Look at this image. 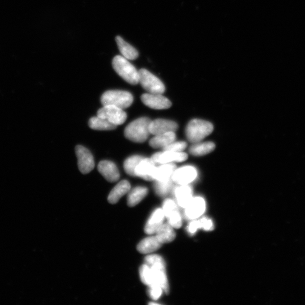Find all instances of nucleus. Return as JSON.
<instances>
[{
    "instance_id": "obj_5",
    "label": "nucleus",
    "mask_w": 305,
    "mask_h": 305,
    "mask_svg": "<svg viewBox=\"0 0 305 305\" xmlns=\"http://www.w3.org/2000/svg\"><path fill=\"white\" fill-rule=\"evenodd\" d=\"M101 101L103 106L112 105L124 109L132 105L133 97L127 91L112 90L103 94Z\"/></svg>"
},
{
    "instance_id": "obj_4",
    "label": "nucleus",
    "mask_w": 305,
    "mask_h": 305,
    "mask_svg": "<svg viewBox=\"0 0 305 305\" xmlns=\"http://www.w3.org/2000/svg\"><path fill=\"white\" fill-rule=\"evenodd\" d=\"M212 123L204 120L193 119L188 124L186 128V136L188 141L197 143L203 140L213 131Z\"/></svg>"
},
{
    "instance_id": "obj_28",
    "label": "nucleus",
    "mask_w": 305,
    "mask_h": 305,
    "mask_svg": "<svg viewBox=\"0 0 305 305\" xmlns=\"http://www.w3.org/2000/svg\"><path fill=\"white\" fill-rule=\"evenodd\" d=\"M143 159L142 157L140 156H133L128 158L124 163L125 173L130 176L136 177L134 171H135L137 165Z\"/></svg>"
},
{
    "instance_id": "obj_20",
    "label": "nucleus",
    "mask_w": 305,
    "mask_h": 305,
    "mask_svg": "<svg viewBox=\"0 0 305 305\" xmlns=\"http://www.w3.org/2000/svg\"><path fill=\"white\" fill-rule=\"evenodd\" d=\"M131 190V185L127 181H122L116 185L110 193L108 201L110 203H117L122 197L126 195Z\"/></svg>"
},
{
    "instance_id": "obj_24",
    "label": "nucleus",
    "mask_w": 305,
    "mask_h": 305,
    "mask_svg": "<svg viewBox=\"0 0 305 305\" xmlns=\"http://www.w3.org/2000/svg\"><path fill=\"white\" fill-rule=\"evenodd\" d=\"M177 169L176 165L172 163L163 164L157 168L155 174V181H166L172 179L175 170Z\"/></svg>"
},
{
    "instance_id": "obj_12",
    "label": "nucleus",
    "mask_w": 305,
    "mask_h": 305,
    "mask_svg": "<svg viewBox=\"0 0 305 305\" xmlns=\"http://www.w3.org/2000/svg\"><path fill=\"white\" fill-rule=\"evenodd\" d=\"M197 176L196 169L188 166L175 170L172 179L173 182L179 185H188L195 180Z\"/></svg>"
},
{
    "instance_id": "obj_25",
    "label": "nucleus",
    "mask_w": 305,
    "mask_h": 305,
    "mask_svg": "<svg viewBox=\"0 0 305 305\" xmlns=\"http://www.w3.org/2000/svg\"><path fill=\"white\" fill-rule=\"evenodd\" d=\"M148 190L144 187H137L130 190L127 199V204L129 207H133L140 203L145 198Z\"/></svg>"
},
{
    "instance_id": "obj_11",
    "label": "nucleus",
    "mask_w": 305,
    "mask_h": 305,
    "mask_svg": "<svg viewBox=\"0 0 305 305\" xmlns=\"http://www.w3.org/2000/svg\"><path fill=\"white\" fill-rule=\"evenodd\" d=\"M188 155L183 152L163 151L156 152L151 159L156 164H170L174 162L181 163L187 160Z\"/></svg>"
},
{
    "instance_id": "obj_31",
    "label": "nucleus",
    "mask_w": 305,
    "mask_h": 305,
    "mask_svg": "<svg viewBox=\"0 0 305 305\" xmlns=\"http://www.w3.org/2000/svg\"><path fill=\"white\" fill-rule=\"evenodd\" d=\"M187 146V143L185 141H174L168 146L163 148V151L182 152L186 149Z\"/></svg>"
},
{
    "instance_id": "obj_7",
    "label": "nucleus",
    "mask_w": 305,
    "mask_h": 305,
    "mask_svg": "<svg viewBox=\"0 0 305 305\" xmlns=\"http://www.w3.org/2000/svg\"><path fill=\"white\" fill-rule=\"evenodd\" d=\"M97 116L105 119L116 125L122 124L126 120L127 114L123 109L112 105H106L98 110Z\"/></svg>"
},
{
    "instance_id": "obj_6",
    "label": "nucleus",
    "mask_w": 305,
    "mask_h": 305,
    "mask_svg": "<svg viewBox=\"0 0 305 305\" xmlns=\"http://www.w3.org/2000/svg\"><path fill=\"white\" fill-rule=\"evenodd\" d=\"M139 83L147 92L163 94L165 91L164 83L155 75L146 69L138 71Z\"/></svg>"
},
{
    "instance_id": "obj_1",
    "label": "nucleus",
    "mask_w": 305,
    "mask_h": 305,
    "mask_svg": "<svg viewBox=\"0 0 305 305\" xmlns=\"http://www.w3.org/2000/svg\"><path fill=\"white\" fill-rule=\"evenodd\" d=\"M145 261L150 267L154 284L159 285L168 294L169 285L164 259L159 255L151 254L145 257Z\"/></svg>"
},
{
    "instance_id": "obj_32",
    "label": "nucleus",
    "mask_w": 305,
    "mask_h": 305,
    "mask_svg": "<svg viewBox=\"0 0 305 305\" xmlns=\"http://www.w3.org/2000/svg\"><path fill=\"white\" fill-rule=\"evenodd\" d=\"M149 295L154 300H158L164 291L162 287L158 284H152L149 286Z\"/></svg>"
},
{
    "instance_id": "obj_15",
    "label": "nucleus",
    "mask_w": 305,
    "mask_h": 305,
    "mask_svg": "<svg viewBox=\"0 0 305 305\" xmlns=\"http://www.w3.org/2000/svg\"><path fill=\"white\" fill-rule=\"evenodd\" d=\"M178 125L172 120L163 119H156L150 122L149 132L150 134L157 135L161 133L176 131Z\"/></svg>"
},
{
    "instance_id": "obj_14",
    "label": "nucleus",
    "mask_w": 305,
    "mask_h": 305,
    "mask_svg": "<svg viewBox=\"0 0 305 305\" xmlns=\"http://www.w3.org/2000/svg\"><path fill=\"white\" fill-rule=\"evenodd\" d=\"M156 165L151 159L143 158L135 169V176L147 181H155V174L157 168Z\"/></svg>"
},
{
    "instance_id": "obj_17",
    "label": "nucleus",
    "mask_w": 305,
    "mask_h": 305,
    "mask_svg": "<svg viewBox=\"0 0 305 305\" xmlns=\"http://www.w3.org/2000/svg\"><path fill=\"white\" fill-rule=\"evenodd\" d=\"M165 215L162 209H157L152 213L146 224L145 232L147 235L156 234L158 229L162 226L165 219Z\"/></svg>"
},
{
    "instance_id": "obj_9",
    "label": "nucleus",
    "mask_w": 305,
    "mask_h": 305,
    "mask_svg": "<svg viewBox=\"0 0 305 305\" xmlns=\"http://www.w3.org/2000/svg\"><path fill=\"white\" fill-rule=\"evenodd\" d=\"M75 152L78 160V167L80 172L86 174L92 171L95 168L93 157L86 147L78 145L75 147Z\"/></svg>"
},
{
    "instance_id": "obj_30",
    "label": "nucleus",
    "mask_w": 305,
    "mask_h": 305,
    "mask_svg": "<svg viewBox=\"0 0 305 305\" xmlns=\"http://www.w3.org/2000/svg\"><path fill=\"white\" fill-rule=\"evenodd\" d=\"M140 279L143 284L149 286L154 284L150 267L147 264H143L140 268Z\"/></svg>"
},
{
    "instance_id": "obj_19",
    "label": "nucleus",
    "mask_w": 305,
    "mask_h": 305,
    "mask_svg": "<svg viewBox=\"0 0 305 305\" xmlns=\"http://www.w3.org/2000/svg\"><path fill=\"white\" fill-rule=\"evenodd\" d=\"M162 243L156 236L147 237L139 243L137 249L142 254H150L159 249Z\"/></svg>"
},
{
    "instance_id": "obj_16",
    "label": "nucleus",
    "mask_w": 305,
    "mask_h": 305,
    "mask_svg": "<svg viewBox=\"0 0 305 305\" xmlns=\"http://www.w3.org/2000/svg\"><path fill=\"white\" fill-rule=\"evenodd\" d=\"M98 172L107 181L116 182L119 180L120 174L117 167L109 161H102L98 165Z\"/></svg>"
},
{
    "instance_id": "obj_29",
    "label": "nucleus",
    "mask_w": 305,
    "mask_h": 305,
    "mask_svg": "<svg viewBox=\"0 0 305 305\" xmlns=\"http://www.w3.org/2000/svg\"><path fill=\"white\" fill-rule=\"evenodd\" d=\"M173 182L172 179L166 181H156L155 189L156 194L161 197L167 196L172 189Z\"/></svg>"
},
{
    "instance_id": "obj_27",
    "label": "nucleus",
    "mask_w": 305,
    "mask_h": 305,
    "mask_svg": "<svg viewBox=\"0 0 305 305\" xmlns=\"http://www.w3.org/2000/svg\"><path fill=\"white\" fill-rule=\"evenodd\" d=\"M215 147L212 142H197L190 148V152L193 156H201L210 154Z\"/></svg>"
},
{
    "instance_id": "obj_26",
    "label": "nucleus",
    "mask_w": 305,
    "mask_h": 305,
    "mask_svg": "<svg viewBox=\"0 0 305 305\" xmlns=\"http://www.w3.org/2000/svg\"><path fill=\"white\" fill-rule=\"evenodd\" d=\"M89 126L93 129L99 131H110L115 129L117 125L109 122L108 120L100 117H93L89 120Z\"/></svg>"
},
{
    "instance_id": "obj_8",
    "label": "nucleus",
    "mask_w": 305,
    "mask_h": 305,
    "mask_svg": "<svg viewBox=\"0 0 305 305\" xmlns=\"http://www.w3.org/2000/svg\"><path fill=\"white\" fill-rule=\"evenodd\" d=\"M163 210L168 223L174 228H179L182 226V215L179 212L176 202L172 199H167L163 204Z\"/></svg>"
},
{
    "instance_id": "obj_34",
    "label": "nucleus",
    "mask_w": 305,
    "mask_h": 305,
    "mask_svg": "<svg viewBox=\"0 0 305 305\" xmlns=\"http://www.w3.org/2000/svg\"><path fill=\"white\" fill-rule=\"evenodd\" d=\"M199 224L198 220H192V221L188 226L187 231L189 234L194 235L197 232V230H199Z\"/></svg>"
},
{
    "instance_id": "obj_2",
    "label": "nucleus",
    "mask_w": 305,
    "mask_h": 305,
    "mask_svg": "<svg viewBox=\"0 0 305 305\" xmlns=\"http://www.w3.org/2000/svg\"><path fill=\"white\" fill-rule=\"evenodd\" d=\"M150 122L151 120L146 117H142L133 120L125 128V137L134 142H145L150 134L149 132Z\"/></svg>"
},
{
    "instance_id": "obj_18",
    "label": "nucleus",
    "mask_w": 305,
    "mask_h": 305,
    "mask_svg": "<svg viewBox=\"0 0 305 305\" xmlns=\"http://www.w3.org/2000/svg\"><path fill=\"white\" fill-rule=\"evenodd\" d=\"M174 195L179 206L186 208L193 199V191L188 185H181L174 190Z\"/></svg>"
},
{
    "instance_id": "obj_33",
    "label": "nucleus",
    "mask_w": 305,
    "mask_h": 305,
    "mask_svg": "<svg viewBox=\"0 0 305 305\" xmlns=\"http://www.w3.org/2000/svg\"><path fill=\"white\" fill-rule=\"evenodd\" d=\"M200 229L205 231H212L214 228V224L212 219L207 217H203L198 220Z\"/></svg>"
},
{
    "instance_id": "obj_21",
    "label": "nucleus",
    "mask_w": 305,
    "mask_h": 305,
    "mask_svg": "<svg viewBox=\"0 0 305 305\" xmlns=\"http://www.w3.org/2000/svg\"><path fill=\"white\" fill-rule=\"evenodd\" d=\"M176 135L174 132L157 134L149 141V145L155 149L164 148L176 140Z\"/></svg>"
},
{
    "instance_id": "obj_23",
    "label": "nucleus",
    "mask_w": 305,
    "mask_h": 305,
    "mask_svg": "<svg viewBox=\"0 0 305 305\" xmlns=\"http://www.w3.org/2000/svg\"><path fill=\"white\" fill-rule=\"evenodd\" d=\"M156 236L162 244L170 243L176 238L174 228L169 223H163L156 232Z\"/></svg>"
},
{
    "instance_id": "obj_13",
    "label": "nucleus",
    "mask_w": 305,
    "mask_h": 305,
    "mask_svg": "<svg viewBox=\"0 0 305 305\" xmlns=\"http://www.w3.org/2000/svg\"><path fill=\"white\" fill-rule=\"evenodd\" d=\"M185 216L188 220H195L199 218L206 210V203L203 197H193L190 203L185 208Z\"/></svg>"
},
{
    "instance_id": "obj_10",
    "label": "nucleus",
    "mask_w": 305,
    "mask_h": 305,
    "mask_svg": "<svg viewBox=\"0 0 305 305\" xmlns=\"http://www.w3.org/2000/svg\"><path fill=\"white\" fill-rule=\"evenodd\" d=\"M142 102L150 108L158 110L167 109L172 106V102L162 94L145 93L141 97Z\"/></svg>"
},
{
    "instance_id": "obj_3",
    "label": "nucleus",
    "mask_w": 305,
    "mask_h": 305,
    "mask_svg": "<svg viewBox=\"0 0 305 305\" xmlns=\"http://www.w3.org/2000/svg\"><path fill=\"white\" fill-rule=\"evenodd\" d=\"M112 65L116 73L125 81L132 85L139 83L138 71L126 58L121 56H116L113 58Z\"/></svg>"
},
{
    "instance_id": "obj_22",
    "label": "nucleus",
    "mask_w": 305,
    "mask_h": 305,
    "mask_svg": "<svg viewBox=\"0 0 305 305\" xmlns=\"http://www.w3.org/2000/svg\"><path fill=\"white\" fill-rule=\"evenodd\" d=\"M115 40L119 50L123 57L129 60L136 59L138 56V53L135 48L125 42L119 36L116 37Z\"/></svg>"
}]
</instances>
